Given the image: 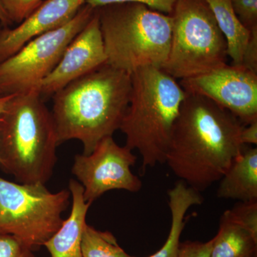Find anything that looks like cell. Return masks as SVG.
<instances>
[{
  "label": "cell",
  "instance_id": "6da1fadb",
  "mask_svg": "<svg viewBox=\"0 0 257 257\" xmlns=\"http://www.w3.org/2000/svg\"><path fill=\"white\" fill-rule=\"evenodd\" d=\"M186 94L172 130L165 163L198 192L219 182L243 147L244 126L205 96Z\"/></svg>",
  "mask_w": 257,
  "mask_h": 257
},
{
  "label": "cell",
  "instance_id": "7a4b0ae2",
  "mask_svg": "<svg viewBox=\"0 0 257 257\" xmlns=\"http://www.w3.org/2000/svg\"><path fill=\"white\" fill-rule=\"evenodd\" d=\"M131 74L104 64L53 95L52 113L59 145L82 143L88 155L119 130L130 104Z\"/></svg>",
  "mask_w": 257,
  "mask_h": 257
},
{
  "label": "cell",
  "instance_id": "3957f363",
  "mask_svg": "<svg viewBox=\"0 0 257 257\" xmlns=\"http://www.w3.org/2000/svg\"><path fill=\"white\" fill-rule=\"evenodd\" d=\"M58 146L52 113L40 91L13 94L0 113V169L18 183L45 184Z\"/></svg>",
  "mask_w": 257,
  "mask_h": 257
},
{
  "label": "cell",
  "instance_id": "277c9868",
  "mask_svg": "<svg viewBox=\"0 0 257 257\" xmlns=\"http://www.w3.org/2000/svg\"><path fill=\"white\" fill-rule=\"evenodd\" d=\"M130 104L119 130L126 145L138 150L147 167L165 163L171 135L185 91L162 69L145 67L131 74Z\"/></svg>",
  "mask_w": 257,
  "mask_h": 257
},
{
  "label": "cell",
  "instance_id": "5b68a950",
  "mask_svg": "<svg viewBox=\"0 0 257 257\" xmlns=\"http://www.w3.org/2000/svg\"><path fill=\"white\" fill-rule=\"evenodd\" d=\"M106 64L131 74L145 67L162 69L170 51L172 20L137 3L95 8Z\"/></svg>",
  "mask_w": 257,
  "mask_h": 257
},
{
  "label": "cell",
  "instance_id": "8992f818",
  "mask_svg": "<svg viewBox=\"0 0 257 257\" xmlns=\"http://www.w3.org/2000/svg\"><path fill=\"white\" fill-rule=\"evenodd\" d=\"M170 51L162 69L176 79L190 78L226 64L227 42L203 0H177Z\"/></svg>",
  "mask_w": 257,
  "mask_h": 257
},
{
  "label": "cell",
  "instance_id": "52a82bcc",
  "mask_svg": "<svg viewBox=\"0 0 257 257\" xmlns=\"http://www.w3.org/2000/svg\"><path fill=\"white\" fill-rule=\"evenodd\" d=\"M70 196L67 189L52 193L45 184L0 177V234L13 236L27 249H39L63 224Z\"/></svg>",
  "mask_w": 257,
  "mask_h": 257
},
{
  "label": "cell",
  "instance_id": "ba28073f",
  "mask_svg": "<svg viewBox=\"0 0 257 257\" xmlns=\"http://www.w3.org/2000/svg\"><path fill=\"white\" fill-rule=\"evenodd\" d=\"M94 8L83 5L69 23L37 37L16 54L0 63L3 95L40 91V84L60 62L64 51L94 14Z\"/></svg>",
  "mask_w": 257,
  "mask_h": 257
},
{
  "label": "cell",
  "instance_id": "9c48e42d",
  "mask_svg": "<svg viewBox=\"0 0 257 257\" xmlns=\"http://www.w3.org/2000/svg\"><path fill=\"white\" fill-rule=\"evenodd\" d=\"M137 160L133 150L118 145L112 137L103 139L89 155H76L72 172L84 188V201L92 204L114 189L141 190L142 181L131 170Z\"/></svg>",
  "mask_w": 257,
  "mask_h": 257
},
{
  "label": "cell",
  "instance_id": "30bf717a",
  "mask_svg": "<svg viewBox=\"0 0 257 257\" xmlns=\"http://www.w3.org/2000/svg\"><path fill=\"white\" fill-rule=\"evenodd\" d=\"M179 84L186 92L214 101L243 125L257 121V74L242 66L224 64Z\"/></svg>",
  "mask_w": 257,
  "mask_h": 257
},
{
  "label": "cell",
  "instance_id": "8fae6325",
  "mask_svg": "<svg viewBox=\"0 0 257 257\" xmlns=\"http://www.w3.org/2000/svg\"><path fill=\"white\" fill-rule=\"evenodd\" d=\"M106 63L104 42L96 10L87 25L74 37L52 72L42 81L40 93L43 96L56 92Z\"/></svg>",
  "mask_w": 257,
  "mask_h": 257
},
{
  "label": "cell",
  "instance_id": "7c38bea8",
  "mask_svg": "<svg viewBox=\"0 0 257 257\" xmlns=\"http://www.w3.org/2000/svg\"><path fill=\"white\" fill-rule=\"evenodd\" d=\"M86 0H45L17 28H0V63L37 37L69 23Z\"/></svg>",
  "mask_w": 257,
  "mask_h": 257
},
{
  "label": "cell",
  "instance_id": "4fadbf2b",
  "mask_svg": "<svg viewBox=\"0 0 257 257\" xmlns=\"http://www.w3.org/2000/svg\"><path fill=\"white\" fill-rule=\"evenodd\" d=\"M69 191L72 200L70 214L64 219L60 229L44 245L51 257H83L82 232L87 224L86 216L91 204L84 201V188L77 181H69Z\"/></svg>",
  "mask_w": 257,
  "mask_h": 257
},
{
  "label": "cell",
  "instance_id": "5bb4252c",
  "mask_svg": "<svg viewBox=\"0 0 257 257\" xmlns=\"http://www.w3.org/2000/svg\"><path fill=\"white\" fill-rule=\"evenodd\" d=\"M219 182L218 197L257 202L256 147H243Z\"/></svg>",
  "mask_w": 257,
  "mask_h": 257
},
{
  "label": "cell",
  "instance_id": "9a60e30c",
  "mask_svg": "<svg viewBox=\"0 0 257 257\" xmlns=\"http://www.w3.org/2000/svg\"><path fill=\"white\" fill-rule=\"evenodd\" d=\"M172 224L168 237L156 253L149 257H178L180 237L185 226V216L189 208L204 202L201 192L180 180L168 191ZM135 257V256H131Z\"/></svg>",
  "mask_w": 257,
  "mask_h": 257
},
{
  "label": "cell",
  "instance_id": "2e32d148",
  "mask_svg": "<svg viewBox=\"0 0 257 257\" xmlns=\"http://www.w3.org/2000/svg\"><path fill=\"white\" fill-rule=\"evenodd\" d=\"M257 234L224 211L212 239L210 257H256Z\"/></svg>",
  "mask_w": 257,
  "mask_h": 257
},
{
  "label": "cell",
  "instance_id": "e0dca14e",
  "mask_svg": "<svg viewBox=\"0 0 257 257\" xmlns=\"http://www.w3.org/2000/svg\"><path fill=\"white\" fill-rule=\"evenodd\" d=\"M214 15L216 23L227 42L228 57L233 65L241 66L250 31L239 21L231 0H203Z\"/></svg>",
  "mask_w": 257,
  "mask_h": 257
},
{
  "label": "cell",
  "instance_id": "ac0fdd59",
  "mask_svg": "<svg viewBox=\"0 0 257 257\" xmlns=\"http://www.w3.org/2000/svg\"><path fill=\"white\" fill-rule=\"evenodd\" d=\"M82 251L83 257H131L111 232L99 231L87 224L83 229Z\"/></svg>",
  "mask_w": 257,
  "mask_h": 257
},
{
  "label": "cell",
  "instance_id": "d6986e66",
  "mask_svg": "<svg viewBox=\"0 0 257 257\" xmlns=\"http://www.w3.org/2000/svg\"><path fill=\"white\" fill-rule=\"evenodd\" d=\"M12 23L20 24L43 3L44 0H1Z\"/></svg>",
  "mask_w": 257,
  "mask_h": 257
},
{
  "label": "cell",
  "instance_id": "ffe728a7",
  "mask_svg": "<svg viewBox=\"0 0 257 257\" xmlns=\"http://www.w3.org/2000/svg\"><path fill=\"white\" fill-rule=\"evenodd\" d=\"M177 0H86L85 4L90 5L93 8H100L104 5L116 3H137L148 6L166 15H171Z\"/></svg>",
  "mask_w": 257,
  "mask_h": 257
},
{
  "label": "cell",
  "instance_id": "44dd1931",
  "mask_svg": "<svg viewBox=\"0 0 257 257\" xmlns=\"http://www.w3.org/2000/svg\"><path fill=\"white\" fill-rule=\"evenodd\" d=\"M239 21L248 31L257 28V0H231Z\"/></svg>",
  "mask_w": 257,
  "mask_h": 257
},
{
  "label": "cell",
  "instance_id": "7402d4cb",
  "mask_svg": "<svg viewBox=\"0 0 257 257\" xmlns=\"http://www.w3.org/2000/svg\"><path fill=\"white\" fill-rule=\"evenodd\" d=\"M212 239L207 242L186 241L180 243L178 257H210Z\"/></svg>",
  "mask_w": 257,
  "mask_h": 257
},
{
  "label": "cell",
  "instance_id": "603a6c76",
  "mask_svg": "<svg viewBox=\"0 0 257 257\" xmlns=\"http://www.w3.org/2000/svg\"><path fill=\"white\" fill-rule=\"evenodd\" d=\"M241 66L257 74V28L250 31V37L242 57Z\"/></svg>",
  "mask_w": 257,
  "mask_h": 257
},
{
  "label": "cell",
  "instance_id": "cb8c5ba5",
  "mask_svg": "<svg viewBox=\"0 0 257 257\" xmlns=\"http://www.w3.org/2000/svg\"><path fill=\"white\" fill-rule=\"evenodd\" d=\"M24 248L13 236L0 234V257H18Z\"/></svg>",
  "mask_w": 257,
  "mask_h": 257
},
{
  "label": "cell",
  "instance_id": "d4e9b609",
  "mask_svg": "<svg viewBox=\"0 0 257 257\" xmlns=\"http://www.w3.org/2000/svg\"><path fill=\"white\" fill-rule=\"evenodd\" d=\"M240 140L243 145L257 144V121L244 125L240 134Z\"/></svg>",
  "mask_w": 257,
  "mask_h": 257
},
{
  "label": "cell",
  "instance_id": "484cf974",
  "mask_svg": "<svg viewBox=\"0 0 257 257\" xmlns=\"http://www.w3.org/2000/svg\"><path fill=\"white\" fill-rule=\"evenodd\" d=\"M0 23H1L2 26L4 27V28L9 27L10 25L13 24L6 12H5L1 0H0Z\"/></svg>",
  "mask_w": 257,
  "mask_h": 257
},
{
  "label": "cell",
  "instance_id": "4316f807",
  "mask_svg": "<svg viewBox=\"0 0 257 257\" xmlns=\"http://www.w3.org/2000/svg\"><path fill=\"white\" fill-rule=\"evenodd\" d=\"M12 95H13V94L0 96V113H1L3 109H4L5 105H6L8 101H9Z\"/></svg>",
  "mask_w": 257,
  "mask_h": 257
},
{
  "label": "cell",
  "instance_id": "83f0119b",
  "mask_svg": "<svg viewBox=\"0 0 257 257\" xmlns=\"http://www.w3.org/2000/svg\"><path fill=\"white\" fill-rule=\"evenodd\" d=\"M18 257H35V255L32 253L31 250L27 249V248H24L23 251L20 253V255Z\"/></svg>",
  "mask_w": 257,
  "mask_h": 257
},
{
  "label": "cell",
  "instance_id": "f1b7e54d",
  "mask_svg": "<svg viewBox=\"0 0 257 257\" xmlns=\"http://www.w3.org/2000/svg\"><path fill=\"white\" fill-rule=\"evenodd\" d=\"M3 96V93H2L1 89H0V96Z\"/></svg>",
  "mask_w": 257,
  "mask_h": 257
}]
</instances>
